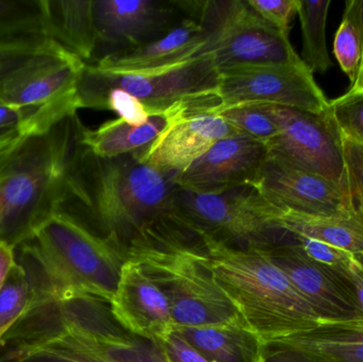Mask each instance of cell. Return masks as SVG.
I'll list each match as a JSON object with an SVG mask.
<instances>
[{
  "label": "cell",
  "mask_w": 363,
  "mask_h": 362,
  "mask_svg": "<svg viewBox=\"0 0 363 362\" xmlns=\"http://www.w3.org/2000/svg\"><path fill=\"white\" fill-rule=\"evenodd\" d=\"M268 157V145L241 134L228 136L172 176V182L179 189L194 193H222L254 186Z\"/></svg>",
  "instance_id": "7c38bea8"
},
{
  "label": "cell",
  "mask_w": 363,
  "mask_h": 362,
  "mask_svg": "<svg viewBox=\"0 0 363 362\" xmlns=\"http://www.w3.org/2000/svg\"><path fill=\"white\" fill-rule=\"evenodd\" d=\"M159 137L136 154L153 169L172 176L187 169L218 140L239 134L213 112L183 115L172 111Z\"/></svg>",
  "instance_id": "9a60e30c"
},
{
  "label": "cell",
  "mask_w": 363,
  "mask_h": 362,
  "mask_svg": "<svg viewBox=\"0 0 363 362\" xmlns=\"http://www.w3.org/2000/svg\"><path fill=\"white\" fill-rule=\"evenodd\" d=\"M262 362H311L304 355L289 349L264 346Z\"/></svg>",
  "instance_id": "f35d334b"
},
{
  "label": "cell",
  "mask_w": 363,
  "mask_h": 362,
  "mask_svg": "<svg viewBox=\"0 0 363 362\" xmlns=\"http://www.w3.org/2000/svg\"><path fill=\"white\" fill-rule=\"evenodd\" d=\"M209 362H262L264 346L243 325L176 329Z\"/></svg>",
  "instance_id": "7402d4cb"
},
{
  "label": "cell",
  "mask_w": 363,
  "mask_h": 362,
  "mask_svg": "<svg viewBox=\"0 0 363 362\" xmlns=\"http://www.w3.org/2000/svg\"><path fill=\"white\" fill-rule=\"evenodd\" d=\"M32 242L55 284V298H91L110 304L125 255L63 210L36 230Z\"/></svg>",
  "instance_id": "5b68a950"
},
{
  "label": "cell",
  "mask_w": 363,
  "mask_h": 362,
  "mask_svg": "<svg viewBox=\"0 0 363 362\" xmlns=\"http://www.w3.org/2000/svg\"><path fill=\"white\" fill-rule=\"evenodd\" d=\"M94 17L99 44L111 52L152 42L186 18L177 0H94Z\"/></svg>",
  "instance_id": "5bb4252c"
},
{
  "label": "cell",
  "mask_w": 363,
  "mask_h": 362,
  "mask_svg": "<svg viewBox=\"0 0 363 362\" xmlns=\"http://www.w3.org/2000/svg\"><path fill=\"white\" fill-rule=\"evenodd\" d=\"M125 255L140 263L163 291L176 329L245 327L216 282L194 230L172 208L147 225L125 248Z\"/></svg>",
  "instance_id": "277c9868"
},
{
  "label": "cell",
  "mask_w": 363,
  "mask_h": 362,
  "mask_svg": "<svg viewBox=\"0 0 363 362\" xmlns=\"http://www.w3.org/2000/svg\"><path fill=\"white\" fill-rule=\"evenodd\" d=\"M166 115L151 116L146 123L133 125L123 119L106 121L97 129L85 127L82 144L98 157H115L148 148L165 129Z\"/></svg>",
  "instance_id": "603a6c76"
},
{
  "label": "cell",
  "mask_w": 363,
  "mask_h": 362,
  "mask_svg": "<svg viewBox=\"0 0 363 362\" xmlns=\"http://www.w3.org/2000/svg\"><path fill=\"white\" fill-rule=\"evenodd\" d=\"M208 28L185 18L161 38L135 48L108 53L96 64L108 74H152L199 57L209 40Z\"/></svg>",
  "instance_id": "d6986e66"
},
{
  "label": "cell",
  "mask_w": 363,
  "mask_h": 362,
  "mask_svg": "<svg viewBox=\"0 0 363 362\" xmlns=\"http://www.w3.org/2000/svg\"><path fill=\"white\" fill-rule=\"evenodd\" d=\"M363 40L360 27L358 0L345 2L342 21L336 32L334 53L341 69L351 84L357 80L362 61Z\"/></svg>",
  "instance_id": "d4e9b609"
},
{
  "label": "cell",
  "mask_w": 363,
  "mask_h": 362,
  "mask_svg": "<svg viewBox=\"0 0 363 362\" xmlns=\"http://www.w3.org/2000/svg\"><path fill=\"white\" fill-rule=\"evenodd\" d=\"M185 220L198 237L216 282L262 346L320 324L315 310L275 265L268 248L235 246Z\"/></svg>",
  "instance_id": "7a4b0ae2"
},
{
  "label": "cell",
  "mask_w": 363,
  "mask_h": 362,
  "mask_svg": "<svg viewBox=\"0 0 363 362\" xmlns=\"http://www.w3.org/2000/svg\"><path fill=\"white\" fill-rule=\"evenodd\" d=\"M219 81L220 72L208 53L152 74H108L86 64L79 78L87 86L123 89L138 98L150 116L174 110L187 115L213 112L221 106Z\"/></svg>",
  "instance_id": "52a82bcc"
},
{
  "label": "cell",
  "mask_w": 363,
  "mask_h": 362,
  "mask_svg": "<svg viewBox=\"0 0 363 362\" xmlns=\"http://www.w3.org/2000/svg\"><path fill=\"white\" fill-rule=\"evenodd\" d=\"M268 250L275 265L315 310L320 323L363 321L355 302L328 268L313 263L292 244Z\"/></svg>",
  "instance_id": "ac0fdd59"
},
{
  "label": "cell",
  "mask_w": 363,
  "mask_h": 362,
  "mask_svg": "<svg viewBox=\"0 0 363 362\" xmlns=\"http://www.w3.org/2000/svg\"><path fill=\"white\" fill-rule=\"evenodd\" d=\"M84 128L76 113L0 157V242L16 249L61 210Z\"/></svg>",
  "instance_id": "3957f363"
},
{
  "label": "cell",
  "mask_w": 363,
  "mask_h": 362,
  "mask_svg": "<svg viewBox=\"0 0 363 362\" xmlns=\"http://www.w3.org/2000/svg\"><path fill=\"white\" fill-rule=\"evenodd\" d=\"M252 187L270 203L294 212L320 216L354 215L347 182H334L271 157Z\"/></svg>",
  "instance_id": "4fadbf2b"
},
{
  "label": "cell",
  "mask_w": 363,
  "mask_h": 362,
  "mask_svg": "<svg viewBox=\"0 0 363 362\" xmlns=\"http://www.w3.org/2000/svg\"><path fill=\"white\" fill-rule=\"evenodd\" d=\"M267 346L296 351L311 362H363V346L320 341L302 335L285 338Z\"/></svg>",
  "instance_id": "83f0119b"
},
{
  "label": "cell",
  "mask_w": 363,
  "mask_h": 362,
  "mask_svg": "<svg viewBox=\"0 0 363 362\" xmlns=\"http://www.w3.org/2000/svg\"><path fill=\"white\" fill-rule=\"evenodd\" d=\"M49 40L43 34L0 38V89L11 74L42 51Z\"/></svg>",
  "instance_id": "f546056e"
},
{
  "label": "cell",
  "mask_w": 363,
  "mask_h": 362,
  "mask_svg": "<svg viewBox=\"0 0 363 362\" xmlns=\"http://www.w3.org/2000/svg\"><path fill=\"white\" fill-rule=\"evenodd\" d=\"M29 34L45 35L43 0H0V38Z\"/></svg>",
  "instance_id": "4316f807"
},
{
  "label": "cell",
  "mask_w": 363,
  "mask_h": 362,
  "mask_svg": "<svg viewBox=\"0 0 363 362\" xmlns=\"http://www.w3.org/2000/svg\"><path fill=\"white\" fill-rule=\"evenodd\" d=\"M342 145L352 210L363 223V146L343 140Z\"/></svg>",
  "instance_id": "1f68e13d"
},
{
  "label": "cell",
  "mask_w": 363,
  "mask_h": 362,
  "mask_svg": "<svg viewBox=\"0 0 363 362\" xmlns=\"http://www.w3.org/2000/svg\"><path fill=\"white\" fill-rule=\"evenodd\" d=\"M177 189L136 153L102 157L83 145L60 210L125 253L147 225L172 210Z\"/></svg>",
  "instance_id": "6da1fadb"
},
{
  "label": "cell",
  "mask_w": 363,
  "mask_h": 362,
  "mask_svg": "<svg viewBox=\"0 0 363 362\" xmlns=\"http://www.w3.org/2000/svg\"><path fill=\"white\" fill-rule=\"evenodd\" d=\"M241 135L269 145L279 134L277 123L260 108L259 104H239L215 111Z\"/></svg>",
  "instance_id": "f1b7e54d"
},
{
  "label": "cell",
  "mask_w": 363,
  "mask_h": 362,
  "mask_svg": "<svg viewBox=\"0 0 363 362\" xmlns=\"http://www.w3.org/2000/svg\"><path fill=\"white\" fill-rule=\"evenodd\" d=\"M159 344L169 362H209L177 332Z\"/></svg>",
  "instance_id": "74e56055"
},
{
  "label": "cell",
  "mask_w": 363,
  "mask_h": 362,
  "mask_svg": "<svg viewBox=\"0 0 363 362\" xmlns=\"http://www.w3.org/2000/svg\"><path fill=\"white\" fill-rule=\"evenodd\" d=\"M196 21L211 31L202 53L211 55L220 72L304 63L289 36L262 19L247 0H202Z\"/></svg>",
  "instance_id": "8992f818"
},
{
  "label": "cell",
  "mask_w": 363,
  "mask_h": 362,
  "mask_svg": "<svg viewBox=\"0 0 363 362\" xmlns=\"http://www.w3.org/2000/svg\"><path fill=\"white\" fill-rule=\"evenodd\" d=\"M23 138L19 135L17 129L10 130V131L0 134V157L13 148Z\"/></svg>",
  "instance_id": "60d3db41"
},
{
  "label": "cell",
  "mask_w": 363,
  "mask_h": 362,
  "mask_svg": "<svg viewBox=\"0 0 363 362\" xmlns=\"http://www.w3.org/2000/svg\"><path fill=\"white\" fill-rule=\"evenodd\" d=\"M328 113L341 140L363 146V93L349 91L341 97L330 100Z\"/></svg>",
  "instance_id": "4dcf8cb0"
},
{
  "label": "cell",
  "mask_w": 363,
  "mask_h": 362,
  "mask_svg": "<svg viewBox=\"0 0 363 362\" xmlns=\"http://www.w3.org/2000/svg\"><path fill=\"white\" fill-rule=\"evenodd\" d=\"M350 91H355V93H363V70L358 74L357 80L352 85Z\"/></svg>",
  "instance_id": "b9f144b4"
},
{
  "label": "cell",
  "mask_w": 363,
  "mask_h": 362,
  "mask_svg": "<svg viewBox=\"0 0 363 362\" xmlns=\"http://www.w3.org/2000/svg\"><path fill=\"white\" fill-rule=\"evenodd\" d=\"M111 314L130 335L163 342L176 332L167 298L140 263L125 257Z\"/></svg>",
  "instance_id": "2e32d148"
},
{
  "label": "cell",
  "mask_w": 363,
  "mask_h": 362,
  "mask_svg": "<svg viewBox=\"0 0 363 362\" xmlns=\"http://www.w3.org/2000/svg\"><path fill=\"white\" fill-rule=\"evenodd\" d=\"M79 362H169L159 342L113 332L106 322L93 327L62 323L38 348Z\"/></svg>",
  "instance_id": "e0dca14e"
},
{
  "label": "cell",
  "mask_w": 363,
  "mask_h": 362,
  "mask_svg": "<svg viewBox=\"0 0 363 362\" xmlns=\"http://www.w3.org/2000/svg\"><path fill=\"white\" fill-rule=\"evenodd\" d=\"M44 32L82 61L93 57L99 40L94 0H43Z\"/></svg>",
  "instance_id": "44dd1931"
},
{
  "label": "cell",
  "mask_w": 363,
  "mask_h": 362,
  "mask_svg": "<svg viewBox=\"0 0 363 362\" xmlns=\"http://www.w3.org/2000/svg\"><path fill=\"white\" fill-rule=\"evenodd\" d=\"M358 12H359V21L360 27H362V40H363V0H358ZM363 70V50H362V66H360V72ZM359 72V74H360ZM358 78V77H357Z\"/></svg>",
  "instance_id": "7bdbcfd3"
},
{
  "label": "cell",
  "mask_w": 363,
  "mask_h": 362,
  "mask_svg": "<svg viewBox=\"0 0 363 362\" xmlns=\"http://www.w3.org/2000/svg\"><path fill=\"white\" fill-rule=\"evenodd\" d=\"M290 234V233H289ZM291 235V242L307 259L317 265L326 268H336L347 263L355 255L337 247L330 246L319 240L311 239L303 236Z\"/></svg>",
  "instance_id": "d6a6232c"
},
{
  "label": "cell",
  "mask_w": 363,
  "mask_h": 362,
  "mask_svg": "<svg viewBox=\"0 0 363 362\" xmlns=\"http://www.w3.org/2000/svg\"><path fill=\"white\" fill-rule=\"evenodd\" d=\"M249 6L267 23L289 36L290 23L298 14V0H247Z\"/></svg>",
  "instance_id": "836d02e7"
},
{
  "label": "cell",
  "mask_w": 363,
  "mask_h": 362,
  "mask_svg": "<svg viewBox=\"0 0 363 362\" xmlns=\"http://www.w3.org/2000/svg\"><path fill=\"white\" fill-rule=\"evenodd\" d=\"M84 61L53 40L0 89V103L34 110L43 118L61 121L79 110L77 85Z\"/></svg>",
  "instance_id": "ba28073f"
},
{
  "label": "cell",
  "mask_w": 363,
  "mask_h": 362,
  "mask_svg": "<svg viewBox=\"0 0 363 362\" xmlns=\"http://www.w3.org/2000/svg\"><path fill=\"white\" fill-rule=\"evenodd\" d=\"M0 362H79L42 349H10L0 353Z\"/></svg>",
  "instance_id": "8d00e7d4"
},
{
  "label": "cell",
  "mask_w": 363,
  "mask_h": 362,
  "mask_svg": "<svg viewBox=\"0 0 363 362\" xmlns=\"http://www.w3.org/2000/svg\"><path fill=\"white\" fill-rule=\"evenodd\" d=\"M259 106L279 128L277 137L268 145L269 157L334 182H347L342 140L328 108L315 114L270 104Z\"/></svg>",
  "instance_id": "9c48e42d"
},
{
  "label": "cell",
  "mask_w": 363,
  "mask_h": 362,
  "mask_svg": "<svg viewBox=\"0 0 363 362\" xmlns=\"http://www.w3.org/2000/svg\"><path fill=\"white\" fill-rule=\"evenodd\" d=\"M218 95L221 106L216 111L239 104H270L321 114L330 102L304 63L224 70L220 72Z\"/></svg>",
  "instance_id": "8fae6325"
},
{
  "label": "cell",
  "mask_w": 363,
  "mask_h": 362,
  "mask_svg": "<svg viewBox=\"0 0 363 362\" xmlns=\"http://www.w3.org/2000/svg\"><path fill=\"white\" fill-rule=\"evenodd\" d=\"M172 210L216 237L239 247L281 246L287 233L269 225L256 206V189L240 187L222 193L177 189Z\"/></svg>",
  "instance_id": "30bf717a"
},
{
  "label": "cell",
  "mask_w": 363,
  "mask_h": 362,
  "mask_svg": "<svg viewBox=\"0 0 363 362\" xmlns=\"http://www.w3.org/2000/svg\"><path fill=\"white\" fill-rule=\"evenodd\" d=\"M15 263V248L0 242V289L6 280V274Z\"/></svg>",
  "instance_id": "ab89813d"
},
{
  "label": "cell",
  "mask_w": 363,
  "mask_h": 362,
  "mask_svg": "<svg viewBox=\"0 0 363 362\" xmlns=\"http://www.w3.org/2000/svg\"><path fill=\"white\" fill-rule=\"evenodd\" d=\"M330 4V0H298L303 38L301 59L313 74H325L333 66L325 32Z\"/></svg>",
  "instance_id": "cb8c5ba5"
},
{
  "label": "cell",
  "mask_w": 363,
  "mask_h": 362,
  "mask_svg": "<svg viewBox=\"0 0 363 362\" xmlns=\"http://www.w3.org/2000/svg\"><path fill=\"white\" fill-rule=\"evenodd\" d=\"M359 259H362V261H363V257H359Z\"/></svg>",
  "instance_id": "ee69618b"
},
{
  "label": "cell",
  "mask_w": 363,
  "mask_h": 362,
  "mask_svg": "<svg viewBox=\"0 0 363 362\" xmlns=\"http://www.w3.org/2000/svg\"><path fill=\"white\" fill-rule=\"evenodd\" d=\"M33 298L23 268L15 261L0 289V339L27 312Z\"/></svg>",
  "instance_id": "484cf974"
},
{
  "label": "cell",
  "mask_w": 363,
  "mask_h": 362,
  "mask_svg": "<svg viewBox=\"0 0 363 362\" xmlns=\"http://www.w3.org/2000/svg\"><path fill=\"white\" fill-rule=\"evenodd\" d=\"M326 268V267H325ZM345 286L354 300L363 319V261L353 256L347 263L336 268H328Z\"/></svg>",
  "instance_id": "d590c367"
},
{
  "label": "cell",
  "mask_w": 363,
  "mask_h": 362,
  "mask_svg": "<svg viewBox=\"0 0 363 362\" xmlns=\"http://www.w3.org/2000/svg\"><path fill=\"white\" fill-rule=\"evenodd\" d=\"M300 335L320 341L363 346V321L321 322L313 331Z\"/></svg>",
  "instance_id": "e575fe53"
},
{
  "label": "cell",
  "mask_w": 363,
  "mask_h": 362,
  "mask_svg": "<svg viewBox=\"0 0 363 362\" xmlns=\"http://www.w3.org/2000/svg\"><path fill=\"white\" fill-rule=\"evenodd\" d=\"M256 206L264 220L292 235L319 240L363 257V223L355 215L320 216L274 205L256 191Z\"/></svg>",
  "instance_id": "ffe728a7"
}]
</instances>
